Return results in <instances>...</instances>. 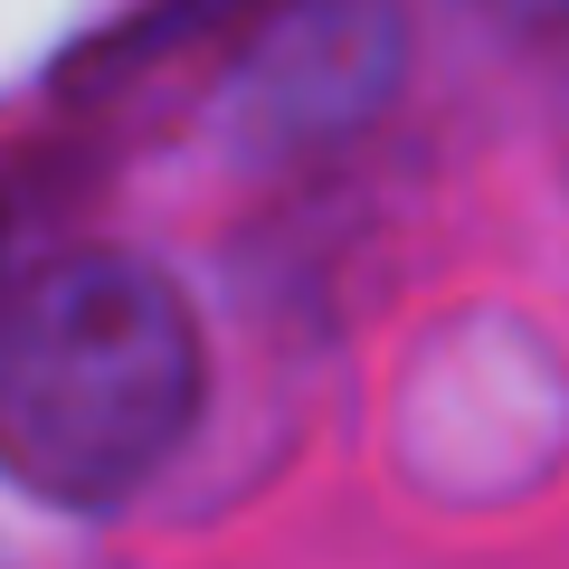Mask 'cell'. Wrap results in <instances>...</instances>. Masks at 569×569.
Here are the masks:
<instances>
[{"instance_id":"7a4b0ae2","label":"cell","mask_w":569,"mask_h":569,"mask_svg":"<svg viewBox=\"0 0 569 569\" xmlns=\"http://www.w3.org/2000/svg\"><path fill=\"white\" fill-rule=\"evenodd\" d=\"M485 10L512 29H569V0H485Z\"/></svg>"},{"instance_id":"6da1fadb","label":"cell","mask_w":569,"mask_h":569,"mask_svg":"<svg viewBox=\"0 0 569 569\" xmlns=\"http://www.w3.org/2000/svg\"><path fill=\"white\" fill-rule=\"evenodd\" d=\"M200 408V332L162 266L77 247L0 295V466L48 503H123Z\"/></svg>"}]
</instances>
